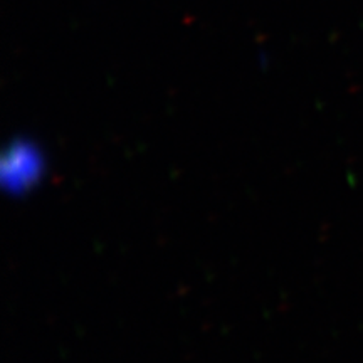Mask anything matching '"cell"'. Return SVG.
<instances>
[{
  "label": "cell",
  "mask_w": 363,
  "mask_h": 363,
  "mask_svg": "<svg viewBox=\"0 0 363 363\" xmlns=\"http://www.w3.org/2000/svg\"><path fill=\"white\" fill-rule=\"evenodd\" d=\"M11 160L13 162L11 170V174H13L11 175L13 185L21 184V182L24 184V182L29 180L30 174H33V172H30V167H35V163L30 162L29 153H26L24 150H13Z\"/></svg>",
  "instance_id": "obj_1"
}]
</instances>
